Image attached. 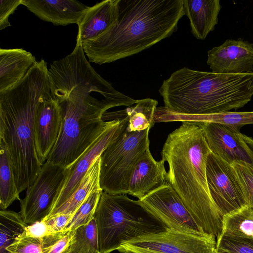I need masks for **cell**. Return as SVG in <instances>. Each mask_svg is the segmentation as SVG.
Segmentation results:
<instances>
[{
	"label": "cell",
	"mask_w": 253,
	"mask_h": 253,
	"mask_svg": "<svg viewBox=\"0 0 253 253\" xmlns=\"http://www.w3.org/2000/svg\"><path fill=\"white\" fill-rule=\"evenodd\" d=\"M207 64L212 72L242 74L253 72V44L241 39H227L208 52Z\"/></svg>",
	"instance_id": "obj_14"
},
{
	"label": "cell",
	"mask_w": 253,
	"mask_h": 253,
	"mask_svg": "<svg viewBox=\"0 0 253 253\" xmlns=\"http://www.w3.org/2000/svg\"><path fill=\"white\" fill-rule=\"evenodd\" d=\"M138 200L169 229L194 234L205 233L169 183Z\"/></svg>",
	"instance_id": "obj_10"
},
{
	"label": "cell",
	"mask_w": 253,
	"mask_h": 253,
	"mask_svg": "<svg viewBox=\"0 0 253 253\" xmlns=\"http://www.w3.org/2000/svg\"><path fill=\"white\" fill-rule=\"evenodd\" d=\"M196 122L202 127L212 153L230 164L242 161L253 166V151L244 139L240 128L215 123Z\"/></svg>",
	"instance_id": "obj_12"
},
{
	"label": "cell",
	"mask_w": 253,
	"mask_h": 253,
	"mask_svg": "<svg viewBox=\"0 0 253 253\" xmlns=\"http://www.w3.org/2000/svg\"><path fill=\"white\" fill-rule=\"evenodd\" d=\"M13 165L5 144L0 140V207L5 210L14 201L20 200Z\"/></svg>",
	"instance_id": "obj_23"
},
{
	"label": "cell",
	"mask_w": 253,
	"mask_h": 253,
	"mask_svg": "<svg viewBox=\"0 0 253 253\" xmlns=\"http://www.w3.org/2000/svg\"><path fill=\"white\" fill-rule=\"evenodd\" d=\"M61 124L62 114L58 102L52 97L43 101L37 110L34 120L36 151L42 166L58 140Z\"/></svg>",
	"instance_id": "obj_15"
},
{
	"label": "cell",
	"mask_w": 253,
	"mask_h": 253,
	"mask_svg": "<svg viewBox=\"0 0 253 253\" xmlns=\"http://www.w3.org/2000/svg\"><path fill=\"white\" fill-rule=\"evenodd\" d=\"M158 102L151 98L137 100L134 106L124 110L128 118L127 128L136 131L151 128L155 122V117Z\"/></svg>",
	"instance_id": "obj_24"
},
{
	"label": "cell",
	"mask_w": 253,
	"mask_h": 253,
	"mask_svg": "<svg viewBox=\"0 0 253 253\" xmlns=\"http://www.w3.org/2000/svg\"><path fill=\"white\" fill-rule=\"evenodd\" d=\"M231 165L241 189L245 205L253 207V166L242 161Z\"/></svg>",
	"instance_id": "obj_29"
},
{
	"label": "cell",
	"mask_w": 253,
	"mask_h": 253,
	"mask_svg": "<svg viewBox=\"0 0 253 253\" xmlns=\"http://www.w3.org/2000/svg\"><path fill=\"white\" fill-rule=\"evenodd\" d=\"M216 239L212 235L189 234L171 229L139 236L123 243L122 253H213Z\"/></svg>",
	"instance_id": "obj_8"
},
{
	"label": "cell",
	"mask_w": 253,
	"mask_h": 253,
	"mask_svg": "<svg viewBox=\"0 0 253 253\" xmlns=\"http://www.w3.org/2000/svg\"><path fill=\"white\" fill-rule=\"evenodd\" d=\"M95 218L74 230L73 237L63 253H99Z\"/></svg>",
	"instance_id": "obj_25"
},
{
	"label": "cell",
	"mask_w": 253,
	"mask_h": 253,
	"mask_svg": "<svg viewBox=\"0 0 253 253\" xmlns=\"http://www.w3.org/2000/svg\"><path fill=\"white\" fill-rule=\"evenodd\" d=\"M119 132L100 156V185L104 192L127 194L131 173L136 163L149 149L150 128L129 131L128 118Z\"/></svg>",
	"instance_id": "obj_7"
},
{
	"label": "cell",
	"mask_w": 253,
	"mask_h": 253,
	"mask_svg": "<svg viewBox=\"0 0 253 253\" xmlns=\"http://www.w3.org/2000/svg\"><path fill=\"white\" fill-rule=\"evenodd\" d=\"M163 111L183 119L231 112L253 96V72L219 74L183 67L164 80L159 89Z\"/></svg>",
	"instance_id": "obj_4"
},
{
	"label": "cell",
	"mask_w": 253,
	"mask_h": 253,
	"mask_svg": "<svg viewBox=\"0 0 253 253\" xmlns=\"http://www.w3.org/2000/svg\"><path fill=\"white\" fill-rule=\"evenodd\" d=\"M185 15L190 21L191 33L204 40L214 30L221 9L219 0H183Z\"/></svg>",
	"instance_id": "obj_19"
},
{
	"label": "cell",
	"mask_w": 253,
	"mask_h": 253,
	"mask_svg": "<svg viewBox=\"0 0 253 253\" xmlns=\"http://www.w3.org/2000/svg\"><path fill=\"white\" fill-rule=\"evenodd\" d=\"M119 0H105L89 7L78 24L76 45L93 40L115 23Z\"/></svg>",
	"instance_id": "obj_18"
},
{
	"label": "cell",
	"mask_w": 253,
	"mask_h": 253,
	"mask_svg": "<svg viewBox=\"0 0 253 253\" xmlns=\"http://www.w3.org/2000/svg\"><path fill=\"white\" fill-rule=\"evenodd\" d=\"M186 118V121L215 123L240 128L243 126L253 124V111L227 112L191 116Z\"/></svg>",
	"instance_id": "obj_27"
},
{
	"label": "cell",
	"mask_w": 253,
	"mask_h": 253,
	"mask_svg": "<svg viewBox=\"0 0 253 253\" xmlns=\"http://www.w3.org/2000/svg\"><path fill=\"white\" fill-rule=\"evenodd\" d=\"M37 62L32 53L23 48H0V91L21 80Z\"/></svg>",
	"instance_id": "obj_20"
},
{
	"label": "cell",
	"mask_w": 253,
	"mask_h": 253,
	"mask_svg": "<svg viewBox=\"0 0 253 253\" xmlns=\"http://www.w3.org/2000/svg\"><path fill=\"white\" fill-rule=\"evenodd\" d=\"M125 253H133L129 252H125Z\"/></svg>",
	"instance_id": "obj_37"
},
{
	"label": "cell",
	"mask_w": 253,
	"mask_h": 253,
	"mask_svg": "<svg viewBox=\"0 0 253 253\" xmlns=\"http://www.w3.org/2000/svg\"><path fill=\"white\" fill-rule=\"evenodd\" d=\"M206 174L211 197L223 215L245 206L231 164L211 152L207 160Z\"/></svg>",
	"instance_id": "obj_11"
},
{
	"label": "cell",
	"mask_w": 253,
	"mask_h": 253,
	"mask_svg": "<svg viewBox=\"0 0 253 253\" xmlns=\"http://www.w3.org/2000/svg\"><path fill=\"white\" fill-rule=\"evenodd\" d=\"M221 236L253 240V207L245 205L224 215Z\"/></svg>",
	"instance_id": "obj_22"
},
{
	"label": "cell",
	"mask_w": 253,
	"mask_h": 253,
	"mask_svg": "<svg viewBox=\"0 0 253 253\" xmlns=\"http://www.w3.org/2000/svg\"><path fill=\"white\" fill-rule=\"evenodd\" d=\"M10 253H43L42 239L23 234L7 249Z\"/></svg>",
	"instance_id": "obj_32"
},
{
	"label": "cell",
	"mask_w": 253,
	"mask_h": 253,
	"mask_svg": "<svg viewBox=\"0 0 253 253\" xmlns=\"http://www.w3.org/2000/svg\"><path fill=\"white\" fill-rule=\"evenodd\" d=\"M211 152L200 125L196 122L183 121L168 135L161 155L169 165L168 183L197 224L217 240L221 233L223 215L208 185L206 168Z\"/></svg>",
	"instance_id": "obj_3"
},
{
	"label": "cell",
	"mask_w": 253,
	"mask_h": 253,
	"mask_svg": "<svg viewBox=\"0 0 253 253\" xmlns=\"http://www.w3.org/2000/svg\"><path fill=\"white\" fill-rule=\"evenodd\" d=\"M69 168L45 162L34 182L27 188L25 197L19 200V212L27 224L44 220L67 179Z\"/></svg>",
	"instance_id": "obj_9"
},
{
	"label": "cell",
	"mask_w": 253,
	"mask_h": 253,
	"mask_svg": "<svg viewBox=\"0 0 253 253\" xmlns=\"http://www.w3.org/2000/svg\"><path fill=\"white\" fill-rule=\"evenodd\" d=\"M100 157L98 158L91 165L82 179L78 188L70 198L50 216L59 214L74 215L80 206L93 192L102 189L100 185Z\"/></svg>",
	"instance_id": "obj_21"
},
{
	"label": "cell",
	"mask_w": 253,
	"mask_h": 253,
	"mask_svg": "<svg viewBox=\"0 0 253 253\" xmlns=\"http://www.w3.org/2000/svg\"><path fill=\"white\" fill-rule=\"evenodd\" d=\"M22 4V0H0V30L11 26L8 19L18 6Z\"/></svg>",
	"instance_id": "obj_33"
},
{
	"label": "cell",
	"mask_w": 253,
	"mask_h": 253,
	"mask_svg": "<svg viewBox=\"0 0 253 253\" xmlns=\"http://www.w3.org/2000/svg\"><path fill=\"white\" fill-rule=\"evenodd\" d=\"M27 225L20 213L0 210V253H10L7 248L23 234Z\"/></svg>",
	"instance_id": "obj_26"
},
{
	"label": "cell",
	"mask_w": 253,
	"mask_h": 253,
	"mask_svg": "<svg viewBox=\"0 0 253 253\" xmlns=\"http://www.w3.org/2000/svg\"><path fill=\"white\" fill-rule=\"evenodd\" d=\"M165 161H157L149 149L140 158L130 174L127 194L141 199L168 184Z\"/></svg>",
	"instance_id": "obj_16"
},
{
	"label": "cell",
	"mask_w": 253,
	"mask_h": 253,
	"mask_svg": "<svg viewBox=\"0 0 253 253\" xmlns=\"http://www.w3.org/2000/svg\"><path fill=\"white\" fill-rule=\"evenodd\" d=\"M22 4L40 19L57 26L78 25L89 8L74 0H22Z\"/></svg>",
	"instance_id": "obj_17"
},
{
	"label": "cell",
	"mask_w": 253,
	"mask_h": 253,
	"mask_svg": "<svg viewBox=\"0 0 253 253\" xmlns=\"http://www.w3.org/2000/svg\"><path fill=\"white\" fill-rule=\"evenodd\" d=\"M216 249L230 253H253V240L221 236L216 240Z\"/></svg>",
	"instance_id": "obj_31"
},
{
	"label": "cell",
	"mask_w": 253,
	"mask_h": 253,
	"mask_svg": "<svg viewBox=\"0 0 253 253\" xmlns=\"http://www.w3.org/2000/svg\"><path fill=\"white\" fill-rule=\"evenodd\" d=\"M213 253H230L228 252H226L222 250H219L215 249Z\"/></svg>",
	"instance_id": "obj_36"
},
{
	"label": "cell",
	"mask_w": 253,
	"mask_h": 253,
	"mask_svg": "<svg viewBox=\"0 0 253 253\" xmlns=\"http://www.w3.org/2000/svg\"><path fill=\"white\" fill-rule=\"evenodd\" d=\"M99 252L110 253L125 242L169 229L140 201L102 191L95 212Z\"/></svg>",
	"instance_id": "obj_6"
},
{
	"label": "cell",
	"mask_w": 253,
	"mask_h": 253,
	"mask_svg": "<svg viewBox=\"0 0 253 253\" xmlns=\"http://www.w3.org/2000/svg\"></svg>",
	"instance_id": "obj_38"
},
{
	"label": "cell",
	"mask_w": 253,
	"mask_h": 253,
	"mask_svg": "<svg viewBox=\"0 0 253 253\" xmlns=\"http://www.w3.org/2000/svg\"><path fill=\"white\" fill-rule=\"evenodd\" d=\"M74 230L53 233L42 239L43 253H63L69 244Z\"/></svg>",
	"instance_id": "obj_30"
},
{
	"label": "cell",
	"mask_w": 253,
	"mask_h": 253,
	"mask_svg": "<svg viewBox=\"0 0 253 253\" xmlns=\"http://www.w3.org/2000/svg\"><path fill=\"white\" fill-rule=\"evenodd\" d=\"M53 233L46 222L43 220L27 224L24 234L34 238L42 239L44 237Z\"/></svg>",
	"instance_id": "obj_34"
},
{
	"label": "cell",
	"mask_w": 253,
	"mask_h": 253,
	"mask_svg": "<svg viewBox=\"0 0 253 253\" xmlns=\"http://www.w3.org/2000/svg\"><path fill=\"white\" fill-rule=\"evenodd\" d=\"M102 189L91 193L74 214L65 231L74 230L88 223L94 218L95 212L102 192Z\"/></svg>",
	"instance_id": "obj_28"
},
{
	"label": "cell",
	"mask_w": 253,
	"mask_h": 253,
	"mask_svg": "<svg viewBox=\"0 0 253 253\" xmlns=\"http://www.w3.org/2000/svg\"><path fill=\"white\" fill-rule=\"evenodd\" d=\"M99 91L92 81L79 78L50 89L62 114L58 140L46 162L70 167L102 134L111 123L103 115L116 105L105 99H99L91 93Z\"/></svg>",
	"instance_id": "obj_5"
},
{
	"label": "cell",
	"mask_w": 253,
	"mask_h": 253,
	"mask_svg": "<svg viewBox=\"0 0 253 253\" xmlns=\"http://www.w3.org/2000/svg\"><path fill=\"white\" fill-rule=\"evenodd\" d=\"M185 15L183 0H119L114 24L82 45L89 62L109 63L170 37Z\"/></svg>",
	"instance_id": "obj_2"
},
{
	"label": "cell",
	"mask_w": 253,
	"mask_h": 253,
	"mask_svg": "<svg viewBox=\"0 0 253 253\" xmlns=\"http://www.w3.org/2000/svg\"><path fill=\"white\" fill-rule=\"evenodd\" d=\"M74 215L59 213L44 220L53 233L65 231V229Z\"/></svg>",
	"instance_id": "obj_35"
},
{
	"label": "cell",
	"mask_w": 253,
	"mask_h": 253,
	"mask_svg": "<svg viewBox=\"0 0 253 253\" xmlns=\"http://www.w3.org/2000/svg\"><path fill=\"white\" fill-rule=\"evenodd\" d=\"M126 121V118L111 120V123L102 134L68 168L69 174L67 179L46 218L64 204L75 192L92 163L100 157L109 143L119 132Z\"/></svg>",
	"instance_id": "obj_13"
},
{
	"label": "cell",
	"mask_w": 253,
	"mask_h": 253,
	"mask_svg": "<svg viewBox=\"0 0 253 253\" xmlns=\"http://www.w3.org/2000/svg\"><path fill=\"white\" fill-rule=\"evenodd\" d=\"M51 97L48 69L43 59L13 86L0 91V140L10 155L19 193L34 182L42 169L34 120L40 104Z\"/></svg>",
	"instance_id": "obj_1"
}]
</instances>
